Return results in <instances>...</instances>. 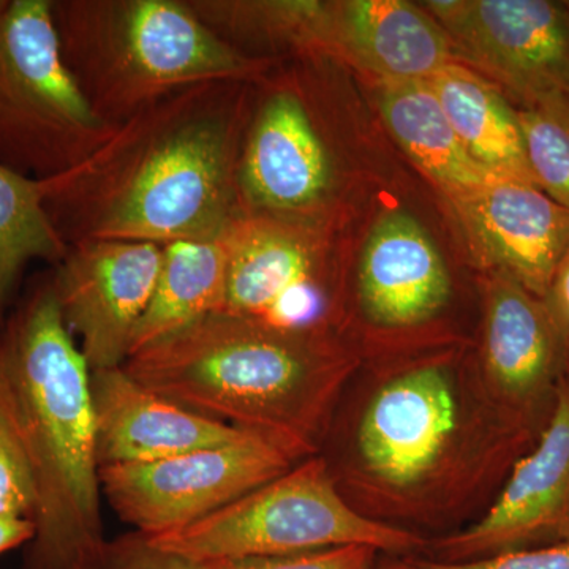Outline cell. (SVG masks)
Here are the masks:
<instances>
[{
  "label": "cell",
  "instance_id": "4dcf8cb0",
  "mask_svg": "<svg viewBox=\"0 0 569 569\" xmlns=\"http://www.w3.org/2000/svg\"><path fill=\"white\" fill-rule=\"evenodd\" d=\"M373 569H421L418 567L415 557L391 556V553H380L373 565Z\"/></svg>",
  "mask_w": 569,
  "mask_h": 569
},
{
  "label": "cell",
  "instance_id": "ba28073f",
  "mask_svg": "<svg viewBox=\"0 0 569 569\" xmlns=\"http://www.w3.org/2000/svg\"><path fill=\"white\" fill-rule=\"evenodd\" d=\"M269 70V69H268ZM268 70L253 80L238 163L236 197L244 216L321 223L336 190V162L309 78Z\"/></svg>",
  "mask_w": 569,
  "mask_h": 569
},
{
  "label": "cell",
  "instance_id": "3957f363",
  "mask_svg": "<svg viewBox=\"0 0 569 569\" xmlns=\"http://www.w3.org/2000/svg\"><path fill=\"white\" fill-rule=\"evenodd\" d=\"M361 362L343 337L222 312L134 351L122 367L160 396L264 438L299 463L320 455L339 397Z\"/></svg>",
  "mask_w": 569,
  "mask_h": 569
},
{
  "label": "cell",
  "instance_id": "7c38bea8",
  "mask_svg": "<svg viewBox=\"0 0 569 569\" xmlns=\"http://www.w3.org/2000/svg\"><path fill=\"white\" fill-rule=\"evenodd\" d=\"M569 326L548 299L511 277L485 280V320L477 358L493 400L512 418L542 432L567 373Z\"/></svg>",
  "mask_w": 569,
  "mask_h": 569
},
{
  "label": "cell",
  "instance_id": "9a60e30c",
  "mask_svg": "<svg viewBox=\"0 0 569 569\" xmlns=\"http://www.w3.org/2000/svg\"><path fill=\"white\" fill-rule=\"evenodd\" d=\"M356 298L366 328L385 339L413 335L443 316L451 274L418 220L400 211L378 220L362 250Z\"/></svg>",
  "mask_w": 569,
  "mask_h": 569
},
{
  "label": "cell",
  "instance_id": "d4e9b609",
  "mask_svg": "<svg viewBox=\"0 0 569 569\" xmlns=\"http://www.w3.org/2000/svg\"><path fill=\"white\" fill-rule=\"evenodd\" d=\"M36 509L31 460L13 410L0 389V518L32 522Z\"/></svg>",
  "mask_w": 569,
  "mask_h": 569
},
{
  "label": "cell",
  "instance_id": "30bf717a",
  "mask_svg": "<svg viewBox=\"0 0 569 569\" xmlns=\"http://www.w3.org/2000/svg\"><path fill=\"white\" fill-rule=\"evenodd\" d=\"M295 466L271 441L246 432L157 462L100 468V486L123 522L159 537L208 518Z\"/></svg>",
  "mask_w": 569,
  "mask_h": 569
},
{
  "label": "cell",
  "instance_id": "4fadbf2b",
  "mask_svg": "<svg viewBox=\"0 0 569 569\" xmlns=\"http://www.w3.org/2000/svg\"><path fill=\"white\" fill-rule=\"evenodd\" d=\"M569 539V383L537 443L515 463L489 508L470 526L429 539L419 557L460 563Z\"/></svg>",
  "mask_w": 569,
  "mask_h": 569
},
{
  "label": "cell",
  "instance_id": "f546056e",
  "mask_svg": "<svg viewBox=\"0 0 569 569\" xmlns=\"http://www.w3.org/2000/svg\"><path fill=\"white\" fill-rule=\"evenodd\" d=\"M549 305L556 310L557 316L569 326V250L561 261L556 279L548 295Z\"/></svg>",
  "mask_w": 569,
  "mask_h": 569
},
{
  "label": "cell",
  "instance_id": "5bb4252c",
  "mask_svg": "<svg viewBox=\"0 0 569 569\" xmlns=\"http://www.w3.org/2000/svg\"><path fill=\"white\" fill-rule=\"evenodd\" d=\"M163 246L140 241H89L69 247L52 266L56 301L89 369L123 366L146 316Z\"/></svg>",
  "mask_w": 569,
  "mask_h": 569
},
{
  "label": "cell",
  "instance_id": "52a82bcc",
  "mask_svg": "<svg viewBox=\"0 0 569 569\" xmlns=\"http://www.w3.org/2000/svg\"><path fill=\"white\" fill-rule=\"evenodd\" d=\"M93 112L59 48L51 0L0 7V167L50 181L114 130Z\"/></svg>",
  "mask_w": 569,
  "mask_h": 569
},
{
  "label": "cell",
  "instance_id": "e0dca14e",
  "mask_svg": "<svg viewBox=\"0 0 569 569\" xmlns=\"http://www.w3.org/2000/svg\"><path fill=\"white\" fill-rule=\"evenodd\" d=\"M91 396L100 468L157 462L246 433L160 396L122 366L91 370Z\"/></svg>",
  "mask_w": 569,
  "mask_h": 569
},
{
  "label": "cell",
  "instance_id": "8992f818",
  "mask_svg": "<svg viewBox=\"0 0 569 569\" xmlns=\"http://www.w3.org/2000/svg\"><path fill=\"white\" fill-rule=\"evenodd\" d=\"M153 545L198 563L290 556L342 546L417 557L427 539L366 518L336 488L320 456Z\"/></svg>",
  "mask_w": 569,
  "mask_h": 569
},
{
  "label": "cell",
  "instance_id": "d6986e66",
  "mask_svg": "<svg viewBox=\"0 0 569 569\" xmlns=\"http://www.w3.org/2000/svg\"><path fill=\"white\" fill-rule=\"evenodd\" d=\"M427 82L475 162L497 178L535 183L518 110L496 84L459 61Z\"/></svg>",
  "mask_w": 569,
  "mask_h": 569
},
{
  "label": "cell",
  "instance_id": "4316f807",
  "mask_svg": "<svg viewBox=\"0 0 569 569\" xmlns=\"http://www.w3.org/2000/svg\"><path fill=\"white\" fill-rule=\"evenodd\" d=\"M380 553L369 546H342L290 556L258 557L206 565L211 569H373Z\"/></svg>",
  "mask_w": 569,
  "mask_h": 569
},
{
  "label": "cell",
  "instance_id": "277c9868",
  "mask_svg": "<svg viewBox=\"0 0 569 569\" xmlns=\"http://www.w3.org/2000/svg\"><path fill=\"white\" fill-rule=\"evenodd\" d=\"M0 389L37 490L21 569H86L107 541L91 369L63 323L51 271L33 277L0 323Z\"/></svg>",
  "mask_w": 569,
  "mask_h": 569
},
{
  "label": "cell",
  "instance_id": "44dd1931",
  "mask_svg": "<svg viewBox=\"0 0 569 569\" xmlns=\"http://www.w3.org/2000/svg\"><path fill=\"white\" fill-rule=\"evenodd\" d=\"M228 261L223 236L163 246L156 291L138 326L130 355L206 317L222 313L227 305Z\"/></svg>",
  "mask_w": 569,
  "mask_h": 569
},
{
  "label": "cell",
  "instance_id": "5b68a950",
  "mask_svg": "<svg viewBox=\"0 0 569 569\" xmlns=\"http://www.w3.org/2000/svg\"><path fill=\"white\" fill-rule=\"evenodd\" d=\"M62 59L110 126L211 81H253L271 62L217 39L187 0H51Z\"/></svg>",
  "mask_w": 569,
  "mask_h": 569
},
{
  "label": "cell",
  "instance_id": "9c48e42d",
  "mask_svg": "<svg viewBox=\"0 0 569 569\" xmlns=\"http://www.w3.org/2000/svg\"><path fill=\"white\" fill-rule=\"evenodd\" d=\"M223 239L230 260L224 313L342 337L339 284L321 223L241 213Z\"/></svg>",
  "mask_w": 569,
  "mask_h": 569
},
{
  "label": "cell",
  "instance_id": "6da1fadb",
  "mask_svg": "<svg viewBox=\"0 0 569 569\" xmlns=\"http://www.w3.org/2000/svg\"><path fill=\"white\" fill-rule=\"evenodd\" d=\"M362 361L318 455L336 488L366 518L427 541L470 526L541 432L498 406L463 348Z\"/></svg>",
  "mask_w": 569,
  "mask_h": 569
},
{
  "label": "cell",
  "instance_id": "2e32d148",
  "mask_svg": "<svg viewBox=\"0 0 569 569\" xmlns=\"http://www.w3.org/2000/svg\"><path fill=\"white\" fill-rule=\"evenodd\" d=\"M456 208L492 271L548 298L569 250V209L538 186L493 176Z\"/></svg>",
  "mask_w": 569,
  "mask_h": 569
},
{
  "label": "cell",
  "instance_id": "484cf974",
  "mask_svg": "<svg viewBox=\"0 0 569 569\" xmlns=\"http://www.w3.org/2000/svg\"><path fill=\"white\" fill-rule=\"evenodd\" d=\"M86 569H211L153 545L140 531L107 539Z\"/></svg>",
  "mask_w": 569,
  "mask_h": 569
},
{
  "label": "cell",
  "instance_id": "8fae6325",
  "mask_svg": "<svg viewBox=\"0 0 569 569\" xmlns=\"http://www.w3.org/2000/svg\"><path fill=\"white\" fill-rule=\"evenodd\" d=\"M426 6L456 56L485 71L516 108L569 93V3L443 0Z\"/></svg>",
  "mask_w": 569,
  "mask_h": 569
},
{
  "label": "cell",
  "instance_id": "7402d4cb",
  "mask_svg": "<svg viewBox=\"0 0 569 569\" xmlns=\"http://www.w3.org/2000/svg\"><path fill=\"white\" fill-rule=\"evenodd\" d=\"M209 31L231 50L261 61L260 52L316 56L325 2L187 0Z\"/></svg>",
  "mask_w": 569,
  "mask_h": 569
},
{
  "label": "cell",
  "instance_id": "ffe728a7",
  "mask_svg": "<svg viewBox=\"0 0 569 569\" xmlns=\"http://www.w3.org/2000/svg\"><path fill=\"white\" fill-rule=\"evenodd\" d=\"M378 104L396 141L452 203L493 178L463 148L427 80L381 81Z\"/></svg>",
  "mask_w": 569,
  "mask_h": 569
},
{
  "label": "cell",
  "instance_id": "f1b7e54d",
  "mask_svg": "<svg viewBox=\"0 0 569 569\" xmlns=\"http://www.w3.org/2000/svg\"><path fill=\"white\" fill-rule=\"evenodd\" d=\"M32 537L33 526L29 520L0 518V556L28 545Z\"/></svg>",
  "mask_w": 569,
  "mask_h": 569
},
{
  "label": "cell",
  "instance_id": "1f68e13d",
  "mask_svg": "<svg viewBox=\"0 0 569 569\" xmlns=\"http://www.w3.org/2000/svg\"><path fill=\"white\" fill-rule=\"evenodd\" d=\"M565 378H567V381L569 383V343H568V356H567V373H565Z\"/></svg>",
  "mask_w": 569,
  "mask_h": 569
},
{
  "label": "cell",
  "instance_id": "7a4b0ae2",
  "mask_svg": "<svg viewBox=\"0 0 569 569\" xmlns=\"http://www.w3.org/2000/svg\"><path fill=\"white\" fill-rule=\"evenodd\" d=\"M250 81L192 86L116 126L78 167L41 181L67 246L222 238L239 212L236 163Z\"/></svg>",
  "mask_w": 569,
  "mask_h": 569
},
{
  "label": "cell",
  "instance_id": "cb8c5ba5",
  "mask_svg": "<svg viewBox=\"0 0 569 569\" xmlns=\"http://www.w3.org/2000/svg\"><path fill=\"white\" fill-rule=\"evenodd\" d=\"M516 110L535 183L569 209V93H553Z\"/></svg>",
  "mask_w": 569,
  "mask_h": 569
},
{
  "label": "cell",
  "instance_id": "ac0fdd59",
  "mask_svg": "<svg viewBox=\"0 0 569 569\" xmlns=\"http://www.w3.org/2000/svg\"><path fill=\"white\" fill-rule=\"evenodd\" d=\"M323 54L350 59L381 81L429 80L456 62L443 28L403 0L325 2L316 58Z\"/></svg>",
  "mask_w": 569,
  "mask_h": 569
},
{
  "label": "cell",
  "instance_id": "83f0119b",
  "mask_svg": "<svg viewBox=\"0 0 569 569\" xmlns=\"http://www.w3.org/2000/svg\"><path fill=\"white\" fill-rule=\"evenodd\" d=\"M415 560L421 569H569V539L460 563H443L419 556Z\"/></svg>",
  "mask_w": 569,
  "mask_h": 569
},
{
  "label": "cell",
  "instance_id": "603a6c76",
  "mask_svg": "<svg viewBox=\"0 0 569 569\" xmlns=\"http://www.w3.org/2000/svg\"><path fill=\"white\" fill-rule=\"evenodd\" d=\"M67 252L44 209L40 181L0 167V323L17 302L28 266H56Z\"/></svg>",
  "mask_w": 569,
  "mask_h": 569
}]
</instances>
